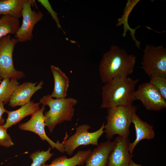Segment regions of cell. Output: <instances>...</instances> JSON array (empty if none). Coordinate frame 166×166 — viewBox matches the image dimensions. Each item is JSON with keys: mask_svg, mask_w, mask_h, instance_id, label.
<instances>
[{"mask_svg": "<svg viewBox=\"0 0 166 166\" xmlns=\"http://www.w3.org/2000/svg\"><path fill=\"white\" fill-rule=\"evenodd\" d=\"M136 59L124 49L112 45L100 62L99 72L102 82L105 84L116 78L128 77L134 71Z\"/></svg>", "mask_w": 166, "mask_h": 166, "instance_id": "1", "label": "cell"}, {"mask_svg": "<svg viewBox=\"0 0 166 166\" xmlns=\"http://www.w3.org/2000/svg\"><path fill=\"white\" fill-rule=\"evenodd\" d=\"M140 80L129 77L114 78L105 83L102 88L100 108L109 109L132 104L135 87Z\"/></svg>", "mask_w": 166, "mask_h": 166, "instance_id": "2", "label": "cell"}, {"mask_svg": "<svg viewBox=\"0 0 166 166\" xmlns=\"http://www.w3.org/2000/svg\"><path fill=\"white\" fill-rule=\"evenodd\" d=\"M77 102L76 99L70 97L54 99L49 94L40 99V104L49 108L44 116L45 126L50 133L57 124L65 121H71L75 111L74 106Z\"/></svg>", "mask_w": 166, "mask_h": 166, "instance_id": "3", "label": "cell"}, {"mask_svg": "<svg viewBox=\"0 0 166 166\" xmlns=\"http://www.w3.org/2000/svg\"><path fill=\"white\" fill-rule=\"evenodd\" d=\"M137 109L132 104L108 109L104 127L106 138L110 140L115 135L128 138L132 116Z\"/></svg>", "mask_w": 166, "mask_h": 166, "instance_id": "4", "label": "cell"}, {"mask_svg": "<svg viewBox=\"0 0 166 166\" xmlns=\"http://www.w3.org/2000/svg\"><path fill=\"white\" fill-rule=\"evenodd\" d=\"M141 64L142 68L149 77L158 75L166 77V49L162 44L146 45Z\"/></svg>", "mask_w": 166, "mask_h": 166, "instance_id": "5", "label": "cell"}, {"mask_svg": "<svg viewBox=\"0 0 166 166\" xmlns=\"http://www.w3.org/2000/svg\"><path fill=\"white\" fill-rule=\"evenodd\" d=\"M105 125L104 122L99 129L93 132L88 131L91 128L89 125L85 124L80 125L76 128L75 133L67 139L68 135L66 133L64 142L65 152L71 156L79 146L90 144L98 145L99 138L105 132L104 130Z\"/></svg>", "mask_w": 166, "mask_h": 166, "instance_id": "6", "label": "cell"}, {"mask_svg": "<svg viewBox=\"0 0 166 166\" xmlns=\"http://www.w3.org/2000/svg\"><path fill=\"white\" fill-rule=\"evenodd\" d=\"M15 38L8 34L0 40V77L2 79L14 78L19 79L25 75L22 71L16 70L14 66L13 54L18 42Z\"/></svg>", "mask_w": 166, "mask_h": 166, "instance_id": "7", "label": "cell"}, {"mask_svg": "<svg viewBox=\"0 0 166 166\" xmlns=\"http://www.w3.org/2000/svg\"><path fill=\"white\" fill-rule=\"evenodd\" d=\"M34 2V0H28L23 6L22 12V23L14 36L18 42H23L32 40L34 26L43 16V14L40 10H32L31 6Z\"/></svg>", "mask_w": 166, "mask_h": 166, "instance_id": "8", "label": "cell"}, {"mask_svg": "<svg viewBox=\"0 0 166 166\" xmlns=\"http://www.w3.org/2000/svg\"><path fill=\"white\" fill-rule=\"evenodd\" d=\"M132 100L140 101L149 110L159 111L166 107V100L149 82L139 85L133 93Z\"/></svg>", "mask_w": 166, "mask_h": 166, "instance_id": "9", "label": "cell"}, {"mask_svg": "<svg viewBox=\"0 0 166 166\" xmlns=\"http://www.w3.org/2000/svg\"><path fill=\"white\" fill-rule=\"evenodd\" d=\"M45 109V106L42 105L39 110L31 115V118L28 121L19 124L18 128L21 130L30 131L37 134L42 140L46 141L52 148H55L64 153V138L61 143L59 141L55 142L49 138L45 132V124L43 114Z\"/></svg>", "mask_w": 166, "mask_h": 166, "instance_id": "10", "label": "cell"}, {"mask_svg": "<svg viewBox=\"0 0 166 166\" xmlns=\"http://www.w3.org/2000/svg\"><path fill=\"white\" fill-rule=\"evenodd\" d=\"M114 141V145L109 154L105 166H129L134 156L128 150L129 139L118 136Z\"/></svg>", "mask_w": 166, "mask_h": 166, "instance_id": "11", "label": "cell"}, {"mask_svg": "<svg viewBox=\"0 0 166 166\" xmlns=\"http://www.w3.org/2000/svg\"><path fill=\"white\" fill-rule=\"evenodd\" d=\"M37 83L27 82L18 85L9 100L8 105L15 107L29 103L33 94L42 87V81L37 85Z\"/></svg>", "mask_w": 166, "mask_h": 166, "instance_id": "12", "label": "cell"}, {"mask_svg": "<svg viewBox=\"0 0 166 166\" xmlns=\"http://www.w3.org/2000/svg\"><path fill=\"white\" fill-rule=\"evenodd\" d=\"M115 142L108 140L100 143L91 151L85 162V166H105Z\"/></svg>", "mask_w": 166, "mask_h": 166, "instance_id": "13", "label": "cell"}, {"mask_svg": "<svg viewBox=\"0 0 166 166\" xmlns=\"http://www.w3.org/2000/svg\"><path fill=\"white\" fill-rule=\"evenodd\" d=\"M132 123L134 125L136 133L135 140L129 144V151L130 153H132L134 149L139 142L145 139H153L155 134L153 126L141 120L136 113L132 116Z\"/></svg>", "mask_w": 166, "mask_h": 166, "instance_id": "14", "label": "cell"}, {"mask_svg": "<svg viewBox=\"0 0 166 166\" xmlns=\"http://www.w3.org/2000/svg\"><path fill=\"white\" fill-rule=\"evenodd\" d=\"M50 69L53 74L54 86L50 96L55 98L66 97L69 87V78L58 67L51 65Z\"/></svg>", "mask_w": 166, "mask_h": 166, "instance_id": "15", "label": "cell"}, {"mask_svg": "<svg viewBox=\"0 0 166 166\" xmlns=\"http://www.w3.org/2000/svg\"><path fill=\"white\" fill-rule=\"evenodd\" d=\"M40 104L39 102L34 103L33 101H30L15 110L8 111L6 110V113L8 114V117L6 123L2 125L3 126L7 129L13 125L18 123L26 116L32 115L40 109Z\"/></svg>", "mask_w": 166, "mask_h": 166, "instance_id": "16", "label": "cell"}, {"mask_svg": "<svg viewBox=\"0 0 166 166\" xmlns=\"http://www.w3.org/2000/svg\"><path fill=\"white\" fill-rule=\"evenodd\" d=\"M140 1V0H128L124 9L123 14L121 18L118 19V22L116 25L117 26L123 25L124 31L122 34L123 37L126 36V33L128 30L130 31V35L132 39L134 41L136 45L138 48H140V42L136 39L135 34L136 30L140 26H138L134 29L131 28L128 25V19L132 10Z\"/></svg>", "mask_w": 166, "mask_h": 166, "instance_id": "17", "label": "cell"}, {"mask_svg": "<svg viewBox=\"0 0 166 166\" xmlns=\"http://www.w3.org/2000/svg\"><path fill=\"white\" fill-rule=\"evenodd\" d=\"M90 149L78 151L72 157L67 158L65 156L57 157L49 164H44L42 166H76L83 165L91 151Z\"/></svg>", "mask_w": 166, "mask_h": 166, "instance_id": "18", "label": "cell"}, {"mask_svg": "<svg viewBox=\"0 0 166 166\" xmlns=\"http://www.w3.org/2000/svg\"><path fill=\"white\" fill-rule=\"evenodd\" d=\"M28 0H0V15L19 18L25 4Z\"/></svg>", "mask_w": 166, "mask_h": 166, "instance_id": "19", "label": "cell"}, {"mask_svg": "<svg viewBox=\"0 0 166 166\" xmlns=\"http://www.w3.org/2000/svg\"><path fill=\"white\" fill-rule=\"evenodd\" d=\"M19 18L9 15L0 18V40L6 35L15 34L19 27Z\"/></svg>", "mask_w": 166, "mask_h": 166, "instance_id": "20", "label": "cell"}, {"mask_svg": "<svg viewBox=\"0 0 166 166\" xmlns=\"http://www.w3.org/2000/svg\"><path fill=\"white\" fill-rule=\"evenodd\" d=\"M20 85L14 78L3 79L0 83V101L7 104L12 93Z\"/></svg>", "mask_w": 166, "mask_h": 166, "instance_id": "21", "label": "cell"}, {"mask_svg": "<svg viewBox=\"0 0 166 166\" xmlns=\"http://www.w3.org/2000/svg\"><path fill=\"white\" fill-rule=\"evenodd\" d=\"M51 148L49 147L45 151L39 150L31 153L30 157L33 162L30 166H42L45 164L54 154L51 153Z\"/></svg>", "mask_w": 166, "mask_h": 166, "instance_id": "22", "label": "cell"}, {"mask_svg": "<svg viewBox=\"0 0 166 166\" xmlns=\"http://www.w3.org/2000/svg\"><path fill=\"white\" fill-rule=\"evenodd\" d=\"M150 77V83L158 91L162 96L166 100V77L158 75H153Z\"/></svg>", "mask_w": 166, "mask_h": 166, "instance_id": "23", "label": "cell"}, {"mask_svg": "<svg viewBox=\"0 0 166 166\" xmlns=\"http://www.w3.org/2000/svg\"><path fill=\"white\" fill-rule=\"evenodd\" d=\"M7 129L0 125V145L6 148L14 145L11 138L7 132Z\"/></svg>", "mask_w": 166, "mask_h": 166, "instance_id": "24", "label": "cell"}, {"mask_svg": "<svg viewBox=\"0 0 166 166\" xmlns=\"http://www.w3.org/2000/svg\"><path fill=\"white\" fill-rule=\"evenodd\" d=\"M38 1L45 8L56 22L58 28L62 30L57 16V14L53 10L48 0H38Z\"/></svg>", "mask_w": 166, "mask_h": 166, "instance_id": "25", "label": "cell"}, {"mask_svg": "<svg viewBox=\"0 0 166 166\" xmlns=\"http://www.w3.org/2000/svg\"><path fill=\"white\" fill-rule=\"evenodd\" d=\"M4 103L0 101V125H3L5 121L4 119L2 117L3 114L6 112V110L4 107Z\"/></svg>", "mask_w": 166, "mask_h": 166, "instance_id": "26", "label": "cell"}, {"mask_svg": "<svg viewBox=\"0 0 166 166\" xmlns=\"http://www.w3.org/2000/svg\"><path fill=\"white\" fill-rule=\"evenodd\" d=\"M129 166H142L140 164L135 163L132 160L131 161Z\"/></svg>", "mask_w": 166, "mask_h": 166, "instance_id": "27", "label": "cell"}, {"mask_svg": "<svg viewBox=\"0 0 166 166\" xmlns=\"http://www.w3.org/2000/svg\"><path fill=\"white\" fill-rule=\"evenodd\" d=\"M2 79H3L0 77V83H1V81H2Z\"/></svg>", "mask_w": 166, "mask_h": 166, "instance_id": "28", "label": "cell"}]
</instances>
